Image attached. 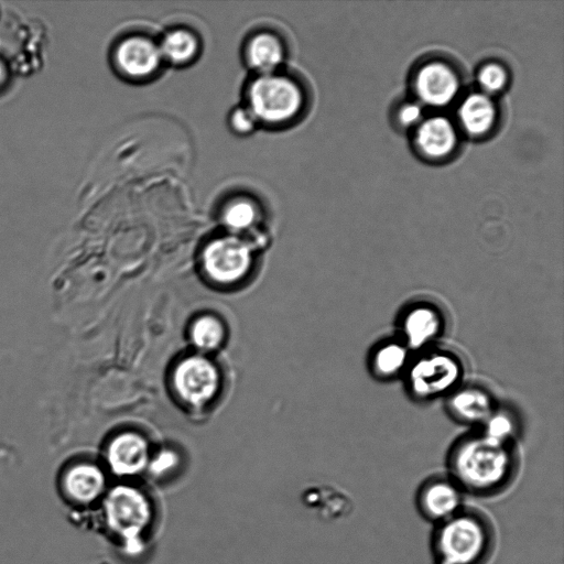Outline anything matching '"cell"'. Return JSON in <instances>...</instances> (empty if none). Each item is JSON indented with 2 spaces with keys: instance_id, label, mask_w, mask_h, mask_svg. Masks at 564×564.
Listing matches in <instances>:
<instances>
[{
  "instance_id": "24",
  "label": "cell",
  "mask_w": 564,
  "mask_h": 564,
  "mask_svg": "<svg viewBox=\"0 0 564 564\" xmlns=\"http://www.w3.org/2000/svg\"><path fill=\"white\" fill-rule=\"evenodd\" d=\"M512 432V423L510 419L502 414L490 416L487 423L486 436L505 442Z\"/></svg>"
},
{
  "instance_id": "13",
  "label": "cell",
  "mask_w": 564,
  "mask_h": 564,
  "mask_svg": "<svg viewBox=\"0 0 564 564\" xmlns=\"http://www.w3.org/2000/svg\"><path fill=\"white\" fill-rule=\"evenodd\" d=\"M107 460L110 469L116 475H135L149 465L148 445L137 434L119 435L109 445Z\"/></svg>"
},
{
  "instance_id": "26",
  "label": "cell",
  "mask_w": 564,
  "mask_h": 564,
  "mask_svg": "<svg viewBox=\"0 0 564 564\" xmlns=\"http://www.w3.org/2000/svg\"><path fill=\"white\" fill-rule=\"evenodd\" d=\"M175 464V455L172 452H163L149 464V467L153 474L161 475L170 470Z\"/></svg>"
},
{
  "instance_id": "1",
  "label": "cell",
  "mask_w": 564,
  "mask_h": 564,
  "mask_svg": "<svg viewBox=\"0 0 564 564\" xmlns=\"http://www.w3.org/2000/svg\"><path fill=\"white\" fill-rule=\"evenodd\" d=\"M449 469L463 492L491 497L511 484L514 459L503 442L484 435L457 444L451 453Z\"/></svg>"
},
{
  "instance_id": "7",
  "label": "cell",
  "mask_w": 564,
  "mask_h": 564,
  "mask_svg": "<svg viewBox=\"0 0 564 564\" xmlns=\"http://www.w3.org/2000/svg\"><path fill=\"white\" fill-rule=\"evenodd\" d=\"M460 376L458 360L447 352L420 358L411 368L409 383L416 395L431 397L453 387Z\"/></svg>"
},
{
  "instance_id": "23",
  "label": "cell",
  "mask_w": 564,
  "mask_h": 564,
  "mask_svg": "<svg viewBox=\"0 0 564 564\" xmlns=\"http://www.w3.org/2000/svg\"><path fill=\"white\" fill-rule=\"evenodd\" d=\"M399 128H415L423 120V107L417 101L406 100L399 104L393 112Z\"/></svg>"
},
{
  "instance_id": "10",
  "label": "cell",
  "mask_w": 564,
  "mask_h": 564,
  "mask_svg": "<svg viewBox=\"0 0 564 564\" xmlns=\"http://www.w3.org/2000/svg\"><path fill=\"white\" fill-rule=\"evenodd\" d=\"M117 68L132 79H144L153 75L161 64L159 46L151 40L133 35L123 39L115 48Z\"/></svg>"
},
{
  "instance_id": "21",
  "label": "cell",
  "mask_w": 564,
  "mask_h": 564,
  "mask_svg": "<svg viewBox=\"0 0 564 564\" xmlns=\"http://www.w3.org/2000/svg\"><path fill=\"white\" fill-rule=\"evenodd\" d=\"M257 212V207L251 200L237 198L225 206L223 219L228 227L240 230L254 221Z\"/></svg>"
},
{
  "instance_id": "6",
  "label": "cell",
  "mask_w": 564,
  "mask_h": 564,
  "mask_svg": "<svg viewBox=\"0 0 564 564\" xmlns=\"http://www.w3.org/2000/svg\"><path fill=\"white\" fill-rule=\"evenodd\" d=\"M413 147L430 162H444L453 158L459 145V129L449 118L441 115L423 118L415 127Z\"/></svg>"
},
{
  "instance_id": "11",
  "label": "cell",
  "mask_w": 564,
  "mask_h": 564,
  "mask_svg": "<svg viewBox=\"0 0 564 564\" xmlns=\"http://www.w3.org/2000/svg\"><path fill=\"white\" fill-rule=\"evenodd\" d=\"M457 127L474 139L491 134L500 122V109L492 96L482 91L469 93L457 109Z\"/></svg>"
},
{
  "instance_id": "9",
  "label": "cell",
  "mask_w": 564,
  "mask_h": 564,
  "mask_svg": "<svg viewBox=\"0 0 564 564\" xmlns=\"http://www.w3.org/2000/svg\"><path fill=\"white\" fill-rule=\"evenodd\" d=\"M204 264L213 279L219 282L236 281L249 268V249L234 237L216 239L204 251Z\"/></svg>"
},
{
  "instance_id": "19",
  "label": "cell",
  "mask_w": 564,
  "mask_h": 564,
  "mask_svg": "<svg viewBox=\"0 0 564 564\" xmlns=\"http://www.w3.org/2000/svg\"><path fill=\"white\" fill-rule=\"evenodd\" d=\"M480 91L492 96L502 91L509 83V72L501 62H485L477 70Z\"/></svg>"
},
{
  "instance_id": "16",
  "label": "cell",
  "mask_w": 564,
  "mask_h": 564,
  "mask_svg": "<svg viewBox=\"0 0 564 564\" xmlns=\"http://www.w3.org/2000/svg\"><path fill=\"white\" fill-rule=\"evenodd\" d=\"M440 313L429 305H417L410 310L403 322L408 343L419 347L433 339L441 330Z\"/></svg>"
},
{
  "instance_id": "20",
  "label": "cell",
  "mask_w": 564,
  "mask_h": 564,
  "mask_svg": "<svg viewBox=\"0 0 564 564\" xmlns=\"http://www.w3.org/2000/svg\"><path fill=\"white\" fill-rule=\"evenodd\" d=\"M406 351L397 343L382 345L373 356V367L381 376H391L399 371L405 362Z\"/></svg>"
},
{
  "instance_id": "18",
  "label": "cell",
  "mask_w": 564,
  "mask_h": 564,
  "mask_svg": "<svg viewBox=\"0 0 564 564\" xmlns=\"http://www.w3.org/2000/svg\"><path fill=\"white\" fill-rule=\"evenodd\" d=\"M452 409L466 420H480L490 415L491 401L484 391L469 388L455 394Z\"/></svg>"
},
{
  "instance_id": "27",
  "label": "cell",
  "mask_w": 564,
  "mask_h": 564,
  "mask_svg": "<svg viewBox=\"0 0 564 564\" xmlns=\"http://www.w3.org/2000/svg\"><path fill=\"white\" fill-rule=\"evenodd\" d=\"M9 79V69L7 63L0 58V89L7 85Z\"/></svg>"
},
{
  "instance_id": "22",
  "label": "cell",
  "mask_w": 564,
  "mask_h": 564,
  "mask_svg": "<svg viewBox=\"0 0 564 564\" xmlns=\"http://www.w3.org/2000/svg\"><path fill=\"white\" fill-rule=\"evenodd\" d=\"M192 337L196 346L210 349L220 343L223 328L217 319L205 316L194 324Z\"/></svg>"
},
{
  "instance_id": "3",
  "label": "cell",
  "mask_w": 564,
  "mask_h": 564,
  "mask_svg": "<svg viewBox=\"0 0 564 564\" xmlns=\"http://www.w3.org/2000/svg\"><path fill=\"white\" fill-rule=\"evenodd\" d=\"M104 517L110 532L129 551L142 546L154 520V506L143 490L119 485L104 498Z\"/></svg>"
},
{
  "instance_id": "12",
  "label": "cell",
  "mask_w": 564,
  "mask_h": 564,
  "mask_svg": "<svg viewBox=\"0 0 564 564\" xmlns=\"http://www.w3.org/2000/svg\"><path fill=\"white\" fill-rule=\"evenodd\" d=\"M175 384L183 399L194 404H200L215 394L218 387V373L206 359L191 357L178 365L175 372Z\"/></svg>"
},
{
  "instance_id": "17",
  "label": "cell",
  "mask_w": 564,
  "mask_h": 564,
  "mask_svg": "<svg viewBox=\"0 0 564 564\" xmlns=\"http://www.w3.org/2000/svg\"><path fill=\"white\" fill-rule=\"evenodd\" d=\"M196 35L185 29L169 31L159 46L162 58L173 64H186L193 61L198 52Z\"/></svg>"
},
{
  "instance_id": "15",
  "label": "cell",
  "mask_w": 564,
  "mask_h": 564,
  "mask_svg": "<svg viewBox=\"0 0 564 564\" xmlns=\"http://www.w3.org/2000/svg\"><path fill=\"white\" fill-rule=\"evenodd\" d=\"M283 58L284 46L281 40L272 33H257L246 45L248 64L262 74L271 73L283 62Z\"/></svg>"
},
{
  "instance_id": "25",
  "label": "cell",
  "mask_w": 564,
  "mask_h": 564,
  "mask_svg": "<svg viewBox=\"0 0 564 564\" xmlns=\"http://www.w3.org/2000/svg\"><path fill=\"white\" fill-rule=\"evenodd\" d=\"M229 121L232 130L241 134L251 132L256 126V118L245 108H236L230 113Z\"/></svg>"
},
{
  "instance_id": "5",
  "label": "cell",
  "mask_w": 564,
  "mask_h": 564,
  "mask_svg": "<svg viewBox=\"0 0 564 564\" xmlns=\"http://www.w3.org/2000/svg\"><path fill=\"white\" fill-rule=\"evenodd\" d=\"M457 62L444 55H430L412 74V90L422 106L443 108L456 100L464 84Z\"/></svg>"
},
{
  "instance_id": "2",
  "label": "cell",
  "mask_w": 564,
  "mask_h": 564,
  "mask_svg": "<svg viewBox=\"0 0 564 564\" xmlns=\"http://www.w3.org/2000/svg\"><path fill=\"white\" fill-rule=\"evenodd\" d=\"M495 543L491 520L478 509L463 507L436 524L431 541L434 564H486Z\"/></svg>"
},
{
  "instance_id": "8",
  "label": "cell",
  "mask_w": 564,
  "mask_h": 564,
  "mask_svg": "<svg viewBox=\"0 0 564 564\" xmlns=\"http://www.w3.org/2000/svg\"><path fill=\"white\" fill-rule=\"evenodd\" d=\"M463 491L449 477L426 479L416 492V507L424 519L438 524L463 508Z\"/></svg>"
},
{
  "instance_id": "4",
  "label": "cell",
  "mask_w": 564,
  "mask_h": 564,
  "mask_svg": "<svg viewBox=\"0 0 564 564\" xmlns=\"http://www.w3.org/2000/svg\"><path fill=\"white\" fill-rule=\"evenodd\" d=\"M249 110L264 123L281 124L294 119L303 108L304 95L292 79L262 74L257 77L247 91Z\"/></svg>"
},
{
  "instance_id": "14",
  "label": "cell",
  "mask_w": 564,
  "mask_h": 564,
  "mask_svg": "<svg viewBox=\"0 0 564 564\" xmlns=\"http://www.w3.org/2000/svg\"><path fill=\"white\" fill-rule=\"evenodd\" d=\"M105 484L102 471L91 464L72 467L64 478L66 492L78 503H90L98 499L105 490Z\"/></svg>"
}]
</instances>
